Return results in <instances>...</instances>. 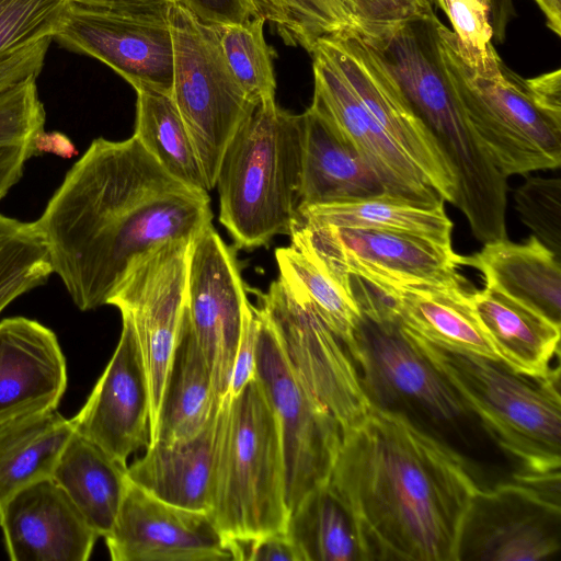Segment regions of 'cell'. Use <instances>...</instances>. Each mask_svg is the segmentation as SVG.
<instances>
[{
  "mask_svg": "<svg viewBox=\"0 0 561 561\" xmlns=\"http://www.w3.org/2000/svg\"><path fill=\"white\" fill-rule=\"evenodd\" d=\"M207 192L170 175L133 135L95 138L34 221L53 273L82 311L107 305L133 264L211 225Z\"/></svg>",
  "mask_w": 561,
  "mask_h": 561,
  "instance_id": "6da1fadb",
  "label": "cell"
},
{
  "mask_svg": "<svg viewBox=\"0 0 561 561\" xmlns=\"http://www.w3.org/2000/svg\"><path fill=\"white\" fill-rule=\"evenodd\" d=\"M329 483L353 515L364 561H457L479 489L457 453L375 408L342 434Z\"/></svg>",
  "mask_w": 561,
  "mask_h": 561,
  "instance_id": "7a4b0ae2",
  "label": "cell"
},
{
  "mask_svg": "<svg viewBox=\"0 0 561 561\" xmlns=\"http://www.w3.org/2000/svg\"><path fill=\"white\" fill-rule=\"evenodd\" d=\"M431 0H356L350 26L377 55L447 162L461 196L491 188L500 173L440 66Z\"/></svg>",
  "mask_w": 561,
  "mask_h": 561,
  "instance_id": "3957f363",
  "label": "cell"
},
{
  "mask_svg": "<svg viewBox=\"0 0 561 561\" xmlns=\"http://www.w3.org/2000/svg\"><path fill=\"white\" fill-rule=\"evenodd\" d=\"M208 514L229 540L286 530L280 432L257 376L219 401Z\"/></svg>",
  "mask_w": 561,
  "mask_h": 561,
  "instance_id": "277c9868",
  "label": "cell"
},
{
  "mask_svg": "<svg viewBox=\"0 0 561 561\" xmlns=\"http://www.w3.org/2000/svg\"><path fill=\"white\" fill-rule=\"evenodd\" d=\"M301 158V115L276 102L257 104L228 144L216 180L219 221L237 248L289 234L299 205Z\"/></svg>",
  "mask_w": 561,
  "mask_h": 561,
  "instance_id": "5b68a950",
  "label": "cell"
},
{
  "mask_svg": "<svg viewBox=\"0 0 561 561\" xmlns=\"http://www.w3.org/2000/svg\"><path fill=\"white\" fill-rule=\"evenodd\" d=\"M405 329L420 352L474 413L486 434L519 461V473H560L559 367L545 377H528L513 371L501 360L443 348Z\"/></svg>",
  "mask_w": 561,
  "mask_h": 561,
  "instance_id": "8992f818",
  "label": "cell"
},
{
  "mask_svg": "<svg viewBox=\"0 0 561 561\" xmlns=\"http://www.w3.org/2000/svg\"><path fill=\"white\" fill-rule=\"evenodd\" d=\"M436 42L446 80L497 171L507 179L559 168L561 124L535 104L525 79L504 65L494 46L466 57L440 20Z\"/></svg>",
  "mask_w": 561,
  "mask_h": 561,
  "instance_id": "52a82bcc",
  "label": "cell"
},
{
  "mask_svg": "<svg viewBox=\"0 0 561 561\" xmlns=\"http://www.w3.org/2000/svg\"><path fill=\"white\" fill-rule=\"evenodd\" d=\"M347 348L371 408L404 416L466 461L468 430L478 417L397 317L362 314Z\"/></svg>",
  "mask_w": 561,
  "mask_h": 561,
  "instance_id": "ba28073f",
  "label": "cell"
},
{
  "mask_svg": "<svg viewBox=\"0 0 561 561\" xmlns=\"http://www.w3.org/2000/svg\"><path fill=\"white\" fill-rule=\"evenodd\" d=\"M173 41L171 96L196 148L208 190L216 186L224 152L257 105L234 78L215 25L198 19L181 1L171 4Z\"/></svg>",
  "mask_w": 561,
  "mask_h": 561,
  "instance_id": "9c48e42d",
  "label": "cell"
},
{
  "mask_svg": "<svg viewBox=\"0 0 561 561\" xmlns=\"http://www.w3.org/2000/svg\"><path fill=\"white\" fill-rule=\"evenodd\" d=\"M290 244L311 251L347 289L350 276L383 293L468 282L451 244L383 229L314 225L294 218ZM351 291V290H350Z\"/></svg>",
  "mask_w": 561,
  "mask_h": 561,
  "instance_id": "30bf717a",
  "label": "cell"
},
{
  "mask_svg": "<svg viewBox=\"0 0 561 561\" xmlns=\"http://www.w3.org/2000/svg\"><path fill=\"white\" fill-rule=\"evenodd\" d=\"M260 313L256 376L279 426L290 513L307 493L329 481L342 442V430L300 381L273 327L261 309Z\"/></svg>",
  "mask_w": 561,
  "mask_h": 561,
  "instance_id": "8fae6325",
  "label": "cell"
},
{
  "mask_svg": "<svg viewBox=\"0 0 561 561\" xmlns=\"http://www.w3.org/2000/svg\"><path fill=\"white\" fill-rule=\"evenodd\" d=\"M257 297L287 360L337 421L342 434L360 422L371 405L345 343L309 302L293 296L279 278Z\"/></svg>",
  "mask_w": 561,
  "mask_h": 561,
  "instance_id": "7c38bea8",
  "label": "cell"
},
{
  "mask_svg": "<svg viewBox=\"0 0 561 561\" xmlns=\"http://www.w3.org/2000/svg\"><path fill=\"white\" fill-rule=\"evenodd\" d=\"M171 4L107 9L72 2L54 39L71 51L105 64L136 91L151 90L171 95Z\"/></svg>",
  "mask_w": 561,
  "mask_h": 561,
  "instance_id": "4fadbf2b",
  "label": "cell"
},
{
  "mask_svg": "<svg viewBox=\"0 0 561 561\" xmlns=\"http://www.w3.org/2000/svg\"><path fill=\"white\" fill-rule=\"evenodd\" d=\"M192 241H169L135 262L107 305L129 318L135 330L150 401L152 438L181 328Z\"/></svg>",
  "mask_w": 561,
  "mask_h": 561,
  "instance_id": "5bb4252c",
  "label": "cell"
},
{
  "mask_svg": "<svg viewBox=\"0 0 561 561\" xmlns=\"http://www.w3.org/2000/svg\"><path fill=\"white\" fill-rule=\"evenodd\" d=\"M248 302L234 252L210 225L190 245L183 319L206 359L219 401L229 394Z\"/></svg>",
  "mask_w": 561,
  "mask_h": 561,
  "instance_id": "9a60e30c",
  "label": "cell"
},
{
  "mask_svg": "<svg viewBox=\"0 0 561 561\" xmlns=\"http://www.w3.org/2000/svg\"><path fill=\"white\" fill-rule=\"evenodd\" d=\"M561 550L560 502L518 482L473 495L457 561H551Z\"/></svg>",
  "mask_w": 561,
  "mask_h": 561,
  "instance_id": "2e32d148",
  "label": "cell"
},
{
  "mask_svg": "<svg viewBox=\"0 0 561 561\" xmlns=\"http://www.w3.org/2000/svg\"><path fill=\"white\" fill-rule=\"evenodd\" d=\"M313 50L334 64L391 139L454 205L456 183L447 162L377 55L351 27L322 38Z\"/></svg>",
  "mask_w": 561,
  "mask_h": 561,
  "instance_id": "e0dca14e",
  "label": "cell"
},
{
  "mask_svg": "<svg viewBox=\"0 0 561 561\" xmlns=\"http://www.w3.org/2000/svg\"><path fill=\"white\" fill-rule=\"evenodd\" d=\"M104 538L113 561L233 560L207 512L170 504L130 481Z\"/></svg>",
  "mask_w": 561,
  "mask_h": 561,
  "instance_id": "ac0fdd59",
  "label": "cell"
},
{
  "mask_svg": "<svg viewBox=\"0 0 561 561\" xmlns=\"http://www.w3.org/2000/svg\"><path fill=\"white\" fill-rule=\"evenodd\" d=\"M314 106L370 167L389 195L419 205L445 201L370 114L334 64L313 50Z\"/></svg>",
  "mask_w": 561,
  "mask_h": 561,
  "instance_id": "d6986e66",
  "label": "cell"
},
{
  "mask_svg": "<svg viewBox=\"0 0 561 561\" xmlns=\"http://www.w3.org/2000/svg\"><path fill=\"white\" fill-rule=\"evenodd\" d=\"M75 433L118 461L150 443L147 375L129 318L122 314L118 344L88 400L71 419Z\"/></svg>",
  "mask_w": 561,
  "mask_h": 561,
  "instance_id": "ffe728a7",
  "label": "cell"
},
{
  "mask_svg": "<svg viewBox=\"0 0 561 561\" xmlns=\"http://www.w3.org/2000/svg\"><path fill=\"white\" fill-rule=\"evenodd\" d=\"M0 527L12 561H87L99 538L51 478L14 494Z\"/></svg>",
  "mask_w": 561,
  "mask_h": 561,
  "instance_id": "44dd1931",
  "label": "cell"
},
{
  "mask_svg": "<svg viewBox=\"0 0 561 561\" xmlns=\"http://www.w3.org/2000/svg\"><path fill=\"white\" fill-rule=\"evenodd\" d=\"M66 387L54 331L25 317L0 321V426L57 409Z\"/></svg>",
  "mask_w": 561,
  "mask_h": 561,
  "instance_id": "7402d4cb",
  "label": "cell"
},
{
  "mask_svg": "<svg viewBox=\"0 0 561 561\" xmlns=\"http://www.w3.org/2000/svg\"><path fill=\"white\" fill-rule=\"evenodd\" d=\"M301 115L299 207L386 193L377 175L312 105Z\"/></svg>",
  "mask_w": 561,
  "mask_h": 561,
  "instance_id": "603a6c76",
  "label": "cell"
},
{
  "mask_svg": "<svg viewBox=\"0 0 561 561\" xmlns=\"http://www.w3.org/2000/svg\"><path fill=\"white\" fill-rule=\"evenodd\" d=\"M216 430L217 410L194 437L175 444L148 445L145 455L127 466L129 481L170 504L208 513Z\"/></svg>",
  "mask_w": 561,
  "mask_h": 561,
  "instance_id": "cb8c5ba5",
  "label": "cell"
},
{
  "mask_svg": "<svg viewBox=\"0 0 561 561\" xmlns=\"http://www.w3.org/2000/svg\"><path fill=\"white\" fill-rule=\"evenodd\" d=\"M479 271L485 286L510 296L561 324V263L534 234L523 243L508 239L484 243L461 255V266Z\"/></svg>",
  "mask_w": 561,
  "mask_h": 561,
  "instance_id": "d4e9b609",
  "label": "cell"
},
{
  "mask_svg": "<svg viewBox=\"0 0 561 561\" xmlns=\"http://www.w3.org/2000/svg\"><path fill=\"white\" fill-rule=\"evenodd\" d=\"M469 282L387 293L398 320L450 351L500 360L472 304Z\"/></svg>",
  "mask_w": 561,
  "mask_h": 561,
  "instance_id": "484cf974",
  "label": "cell"
},
{
  "mask_svg": "<svg viewBox=\"0 0 561 561\" xmlns=\"http://www.w3.org/2000/svg\"><path fill=\"white\" fill-rule=\"evenodd\" d=\"M476 312L500 360L513 371L534 378L551 373L559 355L560 323L490 287L473 289Z\"/></svg>",
  "mask_w": 561,
  "mask_h": 561,
  "instance_id": "4316f807",
  "label": "cell"
},
{
  "mask_svg": "<svg viewBox=\"0 0 561 561\" xmlns=\"http://www.w3.org/2000/svg\"><path fill=\"white\" fill-rule=\"evenodd\" d=\"M211 375L197 341L183 319L150 444H175L197 435L217 407Z\"/></svg>",
  "mask_w": 561,
  "mask_h": 561,
  "instance_id": "83f0119b",
  "label": "cell"
},
{
  "mask_svg": "<svg viewBox=\"0 0 561 561\" xmlns=\"http://www.w3.org/2000/svg\"><path fill=\"white\" fill-rule=\"evenodd\" d=\"M51 479L99 537L111 531L129 483L127 465L73 433Z\"/></svg>",
  "mask_w": 561,
  "mask_h": 561,
  "instance_id": "f1b7e54d",
  "label": "cell"
},
{
  "mask_svg": "<svg viewBox=\"0 0 561 561\" xmlns=\"http://www.w3.org/2000/svg\"><path fill=\"white\" fill-rule=\"evenodd\" d=\"M73 433L57 409L0 426V513L14 494L51 478Z\"/></svg>",
  "mask_w": 561,
  "mask_h": 561,
  "instance_id": "f546056e",
  "label": "cell"
},
{
  "mask_svg": "<svg viewBox=\"0 0 561 561\" xmlns=\"http://www.w3.org/2000/svg\"><path fill=\"white\" fill-rule=\"evenodd\" d=\"M444 204L424 206L382 193L352 201L302 206L297 209L295 218L314 225L400 231L451 244L454 225Z\"/></svg>",
  "mask_w": 561,
  "mask_h": 561,
  "instance_id": "4dcf8cb0",
  "label": "cell"
},
{
  "mask_svg": "<svg viewBox=\"0 0 561 561\" xmlns=\"http://www.w3.org/2000/svg\"><path fill=\"white\" fill-rule=\"evenodd\" d=\"M285 533L299 561H364L353 515L329 481L290 511Z\"/></svg>",
  "mask_w": 561,
  "mask_h": 561,
  "instance_id": "1f68e13d",
  "label": "cell"
},
{
  "mask_svg": "<svg viewBox=\"0 0 561 561\" xmlns=\"http://www.w3.org/2000/svg\"><path fill=\"white\" fill-rule=\"evenodd\" d=\"M136 92L134 136L170 175L208 192L196 148L172 96L151 90Z\"/></svg>",
  "mask_w": 561,
  "mask_h": 561,
  "instance_id": "d6a6232c",
  "label": "cell"
},
{
  "mask_svg": "<svg viewBox=\"0 0 561 561\" xmlns=\"http://www.w3.org/2000/svg\"><path fill=\"white\" fill-rule=\"evenodd\" d=\"M275 257L278 278L288 291L309 302L345 345H351L362 319L352 293L306 248H278Z\"/></svg>",
  "mask_w": 561,
  "mask_h": 561,
  "instance_id": "836d02e7",
  "label": "cell"
},
{
  "mask_svg": "<svg viewBox=\"0 0 561 561\" xmlns=\"http://www.w3.org/2000/svg\"><path fill=\"white\" fill-rule=\"evenodd\" d=\"M36 78L0 93V199L20 181L26 161L41 151L46 114Z\"/></svg>",
  "mask_w": 561,
  "mask_h": 561,
  "instance_id": "e575fe53",
  "label": "cell"
},
{
  "mask_svg": "<svg viewBox=\"0 0 561 561\" xmlns=\"http://www.w3.org/2000/svg\"><path fill=\"white\" fill-rule=\"evenodd\" d=\"M257 14L288 46L310 55L318 42L350 27L356 0H254Z\"/></svg>",
  "mask_w": 561,
  "mask_h": 561,
  "instance_id": "d590c367",
  "label": "cell"
},
{
  "mask_svg": "<svg viewBox=\"0 0 561 561\" xmlns=\"http://www.w3.org/2000/svg\"><path fill=\"white\" fill-rule=\"evenodd\" d=\"M53 273L48 249L34 222L0 214V313Z\"/></svg>",
  "mask_w": 561,
  "mask_h": 561,
  "instance_id": "8d00e7d4",
  "label": "cell"
},
{
  "mask_svg": "<svg viewBox=\"0 0 561 561\" xmlns=\"http://www.w3.org/2000/svg\"><path fill=\"white\" fill-rule=\"evenodd\" d=\"M265 20L256 15L241 23L215 25L234 78L256 104L275 103V51L264 37Z\"/></svg>",
  "mask_w": 561,
  "mask_h": 561,
  "instance_id": "74e56055",
  "label": "cell"
},
{
  "mask_svg": "<svg viewBox=\"0 0 561 561\" xmlns=\"http://www.w3.org/2000/svg\"><path fill=\"white\" fill-rule=\"evenodd\" d=\"M71 0H0V57L55 37Z\"/></svg>",
  "mask_w": 561,
  "mask_h": 561,
  "instance_id": "f35d334b",
  "label": "cell"
},
{
  "mask_svg": "<svg viewBox=\"0 0 561 561\" xmlns=\"http://www.w3.org/2000/svg\"><path fill=\"white\" fill-rule=\"evenodd\" d=\"M514 201L522 221L561 257V180L530 178L515 191Z\"/></svg>",
  "mask_w": 561,
  "mask_h": 561,
  "instance_id": "ab89813d",
  "label": "cell"
},
{
  "mask_svg": "<svg viewBox=\"0 0 561 561\" xmlns=\"http://www.w3.org/2000/svg\"><path fill=\"white\" fill-rule=\"evenodd\" d=\"M494 0H445V14L450 21L460 51L469 57L485 54L494 34L491 13ZM511 0L496 4L495 20L507 22Z\"/></svg>",
  "mask_w": 561,
  "mask_h": 561,
  "instance_id": "60d3db41",
  "label": "cell"
},
{
  "mask_svg": "<svg viewBox=\"0 0 561 561\" xmlns=\"http://www.w3.org/2000/svg\"><path fill=\"white\" fill-rule=\"evenodd\" d=\"M260 308L250 301L247 305L242 331L231 376V396L238 394L256 376V348L260 331Z\"/></svg>",
  "mask_w": 561,
  "mask_h": 561,
  "instance_id": "b9f144b4",
  "label": "cell"
},
{
  "mask_svg": "<svg viewBox=\"0 0 561 561\" xmlns=\"http://www.w3.org/2000/svg\"><path fill=\"white\" fill-rule=\"evenodd\" d=\"M229 541L233 560L299 561L298 554L285 531Z\"/></svg>",
  "mask_w": 561,
  "mask_h": 561,
  "instance_id": "7bdbcfd3",
  "label": "cell"
},
{
  "mask_svg": "<svg viewBox=\"0 0 561 561\" xmlns=\"http://www.w3.org/2000/svg\"><path fill=\"white\" fill-rule=\"evenodd\" d=\"M198 19L211 25L241 23L257 14L254 0H180Z\"/></svg>",
  "mask_w": 561,
  "mask_h": 561,
  "instance_id": "ee69618b",
  "label": "cell"
},
{
  "mask_svg": "<svg viewBox=\"0 0 561 561\" xmlns=\"http://www.w3.org/2000/svg\"><path fill=\"white\" fill-rule=\"evenodd\" d=\"M535 104L554 122L561 124V70L556 69L525 79Z\"/></svg>",
  "mask_w": 561,
  "mask_h": 561,
  "instance_id": "f6af8a7d",
  "label": "cell"
},
{
  "mask_svg": "<svg viewBox=\"0 0 561 561\" xmlns=\"http://www.w3.org/2000/svg\"><path fill=\"white\" fill-rule=\"evenodd\" d=\"M73 3L107 9H131L163 3H174L180 0H71Z\"/></svg>",
  "mask_w": 561,
  "mask_h": 561,
  "instance_id": "bcb514c9",
  "label": "cell"
},
{
  "mask_svg": "<svg viewBox=\"0 0 561 561\" xmlns=\"http://www.w3.org/2000/svg\"><path fill=\"white\" fill-rule=\"evenodd\" d=\"M546 19L548 28L561 36V0H534Z\"/></svg>",
  "mask_w": 561,
  "mask_h": 561,
  "instance_id": "7dc6e473",
  "label": "cell"
}]
</instances>
